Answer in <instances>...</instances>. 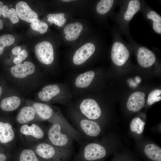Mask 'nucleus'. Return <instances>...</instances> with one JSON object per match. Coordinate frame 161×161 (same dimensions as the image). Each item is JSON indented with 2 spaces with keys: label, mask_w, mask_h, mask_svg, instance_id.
<instances>
[{
  "label": "nucleus",
  "mask_w": 161,
  "mask_h": 161,
  "mask_svg": "<svg viewBox=\"0 0 161 161\" xmlns=\"http://www.w3.org/2000/svg\"><path fill=\"white\" fill-rule=\"evenodd\" d=\"M48 134L49 140L53 145L60 148L72 149L74 138L62 125L53 124L49 128Z\"/></svg>",
  "instance_id": "f257e3e1"
},
{
  "label": "nucleus",
  "mask_w": 161,
  "mask_h": 161,
  "mask_svg": "<svg viewBox=\"0 0 161 161\" xmlns=\"http://www.w3.org/2000/svg\"><path fill=\"white\" fill-rule=\"evenodd\" d=\"M73 124L83 139L87 140L86 142L88 141V139L98 136L101 131L100 126L97 123L86 117L76 118Z\"/></svg>",
  "instance_id": "f03ea898"
},
{
  "label": "nucleus",
  "mask_w": 161,
  "mask_h": 161,
  "mask_svg": "<svg viewBox=\"0 0 161 161\" xmlns=\"http://www.w3.org/2000/svg\"><path fill=\"white\" fill-rule=\"evenodd\" d=\"M36 151L39 156L44 159H51L57 155L65 161L69 160L72 153L71 149L59 148L56 149L51 145L46 143L38 145Z\"/></svg>",
  "instance_id": "7ed1b4c3"
},
{
  "label": "nucleus",
  "mask_w": 161,
  "mask_h": 161,
  "mask_svg": "<svg viewBox=\"0 0 161 161\" xmlns=\"http://www.w3.org/2000/svg\"><path fill=\"white\" fill-rule=\"evenodd\" d=\"M35 50L37 59L41 63L48 65L53 62V49L49 42L44 41L38 43L35 46Z\"/></svg>",
  "instance_id": "20e7f679"
},
{
  "label": "nucleus",
  "mask_w": 161,
  "mask_h": 161,
  "mask_svg": "<svg viewBox=\"0 0 161 161\" xmlns=\"http://www.w3.org/2000/svg\"><path fill=\"white\" fill-rule=\"evenodd\" d=\"M80 109L85 117L95 120L98 119L101 114V109L94 99H86L83 100L80 105Z\"/></svg>",
  "instance_id": "39448f33"
},
{
  "label": "nucleus",
  "mask_w": 161,
  "mask_h": 161,
  "mask_svg": "<svg viewBox=\"0 0 161 161\" xmlns=\"http://www.w3.org/2000/svg\"><path fill=\"white\" fill-rule=\"evenodd\" d=\"M129 52L126 47L121 43L116 42L112 45L111 57L112 61L116 65L124 64L129 57Z\"/></svg>",
  "instance_id": "423d86ee"
},
{
  "label": "nucleus",
  "mask_w": 161,
  "mask_h": 161,
  "mask_svg": "<svg viewBox=\"0 0 161 161\" xmlns=\"http://www.w3.org/2000/svg\"><path fill=\"white\" fill-rule=\"evenodd\" d=\"M95 49L93 44L87 43L85 44L75 52L73 58V63L77 65L83 63L93 54Z\"/></svg>",
  "instance_id": "0eeeda50"
},
{
  "label": "nucleus",
  "mask_w": 161,
  "mask_h": 161,
  "mask_svg": "<svg viewBox=\"0 0 161 161\" xmlns=\"http://www.w3.org/2000/svg\"><path fill=\"white\" fill-rule=\"evenodd\" d=\"M16 10L18 17L27 22L32 23L38 18L37 13L24 1H20L17 3Z\"/></svg>",
  "instance_id": "6e6552de"
},
{
  "label": "nucleus",
  "mask_w": 161,
  "mask_h": 161,
  "mask_svg": "<svg viewBox=\"0 0 161 161\" xmlns=\"http://www.w3.org/2000/svg\"><path fill=\"white\" fill-rule=\"evenodd\" d=\"M35 70L34 64L29 61H25L13 66L10 69L12 75L14 77L18 78L26 77L32 74Z\"/></svg>",
  "instance_id": "1a4fd4ad"
},
{
  "label": "nucleus",
  "mask_w": 161,
  "mask_h": 161,
  "mask_svg": "<svg viewBox=\"0 0 161 161\" xmlns=\"http://www.w3.org/2000/svg\"><path fill=\"white\" fill-rule=\"evenodd\" d=\"M137 60L140 66L144 68H148L154 63L156 57L154 54L151 51L142 47L138 49Z\"/></svg>",
  "instance_id": "9d476101"
},
{
  "label": "nucleus",
  "mask_w": 161,
  "mask_h": 161,
  "mask_svg": "<svg viewBox=\"0 0 161 161\" xmlns=\"http://www.w3.org/2000/svg\"><path fill=\"white\" fill-rule=\"evenodd\" d=\"M145 94L140 92H137L131 94L129 97L127 107L130 111L137 112L144 106Z\"/></svg>",
  "instance_id": "9b49d317"
},
{
  "label": "nucleus",
  "mask_w": 161,
  "mask_h": 161,
  "mask_svg": "<svg viewBox=\"0 0 161 161\" xmlns=\"http://www.w3.org/2000/svg\"><path fill=\"white\" fill-rule=\"evenodd\" d=\"M83 29V25L79 22L68 24L64 30L66 39L69 41L76 40L79 37Z\"/></svg>",
  "instance_id": "f8f14e48"
},
{
  "label": "nucleus",
  "mask_w": 161,
  "mask_h": 161,
  "mask_svg": "<svg viewBox=\"0 0 161 161\" xmlns=\"http://www.w3.org/2000/svg\"><path fill=\"white\" fill-rule=\"evenodd\" d=\"M60 91V88L57 85H49L44 87L42 90L39 93L38 97L42 100L47 101L58 94Z\"/></svg>",
  "instance_id": "ddd939ff"
},
{
  "label": "nucleus",
  "mask_w": 161,
  "mask_h": 161,
  "mask_svg": "<svg viewBox=\"0 0 161 161\" xmlns=\"http://www.w3.org/2000/svg\"><path fill=\"white\" fill-rule=\"evenodd\" d=\"M14 133L11 125L8 123L0 122V142L6 143L14 138Z\"/></svg>",
  "instance_id": "4468645a"
},
{
  "label": "nucleus",
  "mask_w": 161,
  "mask_h": 161,
  "mask_svg": "<svg viewBox=\"0 0 161 161\" xmlns=\"http://www.w3.org/2000/svg\"><path fill=\"white\" fill-rule=\"evenodd\" d=\"M35 112L42 119L44 120L50 119L52 116V109L48 105L45 104L35 103L32 105Z\"/></svg>",
  "instance_id": "2eb2a0df"
},
{
  "label": "nucleus",
  "mask_w": 161,
  "mask_h": 161,
  "mask_svg": "<svg viewBox=\"0 0 161 161\" xmlns=\"http://www.w3.org/2000/svg\"><path fill=\"white\" fill-rule=\"evenodd\" d=\"M35 114V111L32 107L25 106L21 109L17 116L16 120L19 123H26L33 119Z\"/></svg>",
  "instance_id": "dca6fc26"
},
{
  "label": "nucleus",
  "mask_w": 161,
  "mask_h": 161,
  "mask_svg": "<svg viewBox=\"0 0 161 161\" xmlns=\"http://www.w3.org/2000/svg\"><path fill=\"white\" fill-rule=\"evenodd\" d=\"M20 130L21 132L24 134L31 135L38 139L42 138L44 135L42 130L35 124H32L30 126L24 125L21 126Z\"/></svg>",
  "instance_id": "f3484780"
},
{
  "label": "nucleus",
  "mask_w": 161,
  "mask_h": 161,
  "mask_svg": "<svg viewBox=\"0 0 161 161\" xmlns=\"http://www.w3.org/2000/svg\"><path fill=\"white\" fill-rule=\"evenodd\" d=\"M144 152L146 156L152 161H161V149L153 144L146 145Z\"/></svg>",
  "instance_id": "a211bd4d"
},
{
  "label": "nucleus",
  "mask_w": 161,
  "mask_h": 161,
  "mask_svg": "<svg viewBox=\"0 0 161 161\" xmlns=\"http://www.w3.org/2000/svg\"><path fill=\"white\" fill-rule=\"evenodd\" d=\"M95 75V73L92 71H88L80 75L76 79V86L80 88L88 87L92 81Z\"/></svg>",
  "instance_id": "6ab92c4d"
},
{
  "label": "nucleus",
  "mask_w": 161,
  "mask_h": 161,
  "mask_svg": "<svg viewBox=\"0 0 161 161\" xmlns=\"http://www.w3.org/2000/svg\"><path fill=\"white\" fill-rule=\"evenodd\" d=\"M20 99L18 97L14 96L6 98L1 102L0 107L3 110L7 111H13L20 105Z\"/></svg>",
  "instance_id": "aec40b11"
},
{
  "label": "nucleus",
  "mask_w": 161,
  "mask_h": 161,
  "mask_svg": "<svg viewBox=\"0 0 161 161\" xmlns=\"http://www.w3.org/2000/svg\"><path fill=\"white\" fill-rule=\"evenodd\" d=\"M140 7V3L137 0H130L127 9L124 14V18L129 21L139 10Z\"/></svg>",
  "instance_id": "412c9836"
},
{
  "label": "nucleus",
  "mask_w": 161,
  "mask_h": 161,
  "mask_svg": "<svg viewBox=\"0 0 161 161\" xmlns=\"http://www.w3.org/2000/svg\"><path fill=\"white\" fill-rule=\"evenodd\" d=\"M147 18L153 21L154 30L159 34L161 33V17L154 11L150 12L147 15Z\"/></svg>",
  "instance_id": "4be33fe9"
},
{
  "label": "nucleus",
  "mask_w": 161,
  "mask_h": 161,
  "mask_svg": "<svg viewBox=\"0 0 161 161\" xmlns=\"http://www.w3.org/2000/svg\"><path fill=\"white\" fill-rule=\"evenodd\" d=\"M64 16L63 13L49 14L47 16L48 21L51 24H54L59 27H62L66 21Z\"/></svg>",
  "instance_id": "5701e85b"
},
{
  "label": "nucleus",
  "mask_w": 161,
  "mask_h": 161,
  "mask_svg": "<svg viewBox=\"0 0 161 161\" xmlns=\"http://www.w3.org/2000/svg\"><path fill=\"white\" fill-rule=\"evenodd\" d=\"M114 0H101L97 4L96 10L97 12L100 14H104L108 12L112 8Z\"/></svg>",
  "instance_id": "b1692460"
},
{
  "label": "nucleus",
  "mask_w": 161,
  "mask_h": 161,
  "mask_svg": "<svg viewBox=\"0 0 161 161\" xmlns=\"http://www.w3.org/2000/svg\"><path fill=\"white\" fill-rule=\"evenodd\" d=\"M2 14L4 17L9 18L13 24H15L19 21L16 11L14 8L9 9L8 7L4 5L3 6Z\"/></svg>",
  "instance_id": "393cba45"
},
{
  "label": "nucleus",
  "mask_w": 161,
  "mask_h": 161,
  "mask_svg": "<svg viewBox=\"0 0 161 161\" xmlns=\"http://www.w3.org/2000/svg\"><path fill=\"white\" fill-rule=\"evenodd\" d=\"M145 123L140 118L136 117L132 120L130 124L131 131L138 134H141L143 131Z\"/></svg>",
  "instance_id": "a878e982"
},
{
  "label": "nucleus",
  "mask_w": 161,
  "mask_h": 161,
  "mask_svg": "<svg viewBox=\"0 0 161 161\" xmlns=\"http://www.w3.org/2000/svg\"><path fill=\"white\" fill-rule=\"evenodd\" d=\"M14 37L10 34H5L0 37V55L3 52V49L5 47L13 44L14 42Z\"/></svg>",
  "instance_id": "bb28decb"
},
{
  "label": "nucleus",
  "mask_w": 161,
  "mask_h": 161,
  "mask_svg": "<svg viewBox=\"0 0 161 161\" xmlns=\"http://www.w3.org/2000/svg\"><path fill=\"white\" fill-rule=\"evenodd\" d=\"M30 27L33 30L38 31L41 34L45 33L47 32L48 27L47 24L40 21L38 18L31 23Z\"/></svg>",
  "instance_id": "cd10ccee"
},
{
  "label": "nucleus",
  "mask_w": 161,
  "mask_h": 161,
  "mask_svg": "<svg viewBox=\"0 0 161 161\" xmlns=\"http://www.w3.org/2000/svg\"><path fill=\"white\" fill-rule=\"evenodd\" d=\"M20 161H38L34 151L31 149H25L21 153Z\"/></svg>",
  "instance_id": "c85d7f7f"
},
{
  "label": "nucleus",
  "mask_w": 161,
  "mask_h": 161,
  "mask_svg": "<svg viewBox=\"0 0 161 161\" xmlns=\"http://www.w3.org/2000/svg\"><path fill=\"white\" fill-rule=\"evenodd\" d=\"M161 90L155 89L151 91L148 96L147 104L151 105L155 102L159 101L161 100Z\"/></svg>",
  "instance_id": "c756f323"
},
{
  "label": "nucleus",
  "mask_w": 161,
  "mask_h": 161,
  "mask_svg": "<svg viewBox=\"0 0 161 161\" xmlns=\"http://www.w3.org/2000/svg\"><path fill=\"white\" fill-rule=\"evenodd\" d=\"M28 53L24 49L21 50L17 57H15L13 62L15 64H17L22 62L28 57Z\"/></svg>",
  "instance_id": "7c9ffc66"
},
{
  "label": "nucleus",
  "mask_w": 161,
  "mask_h": 161,
  "mask_svg": "<svg viewBox=\"0 0 161 161\" xmlns=\"http://www.w3.org/2000/svg\"><path fill=\"white\" fill-rule=\"evenodd\" d=\"M21 48L19 46H16L14 47L12 50V53L18 56L20 52Z\"/></svg>",
  "instance_id": "2f4dec72"
},
{
  "label": "nucleus",
  "mask_w": 161,
  "mask_h": 161,
  "mask_svg": "<svg viewBox=\"0 0 161 161\" xmlns=\"http://www.w3.org/2000/svg\"><path fill=\"white\" fill-rule=\"evenodd\" d=\"M4 6L3 2L0 1V17L2 14V10ZM3 27V22L0 19V30H1Z\"/></svg>",
  "instance_id": "473e14b6"
},
{
  "label": "nucleus",
  "mask_w": 161,
  "mask_h": 161,
  "mask_svg": "<svg viewBox=\"0 0 161 161\" xmlns=\"http://www.w3.org/2000/svg\"><path fill=\"white\" fill-rule=\"evenodd\" d=\"M6 160L5 156L4 154H0V161H5Z\"/></svg>",
  "instance_id": "72a5a7b5"
},
{
  "label": "nucleus",
  "mask_w": 161,
  "mask_h": 161,
  "mask_svg": "<svg viewBox=\"0 0 161 161\" xmlns=\"http://www.w3.org/2000/svg\"><path fill=\"white\" fill-rule=\"evenodd\" d=\"M122 160V159H121V160H119H119H116V161H133L132 160H130V159H124V158H123V160Z\"/></svg>",
  "instance_id": "f704fd0d"
},
{
  "label": "nucleus",
  "mask_w": 161,
  "mask_h": 161,
  "mask_svg": "<svg viewBox=\"0 0 161 161\" xmlns=\"http://www.w3.org/2000/svg\"><path fill=\"white\" fill-rule=\"evenodd\" d=\"M62 1H63L64 2H69V1H73V0H61Z\"/></svg>",
  "instance_id": "c9c22d12"
},
{
  "label": "nucleus",
  "mask_w": 161,
  "mask_h": 161,
  "mask_svg": "<svg viewBox=\"0 0 161 161\" xmlns=\"http://www.w3.org/2000/svg\"><path fill=\"white\" fill-rule=\"evenodd\" d=\"M2 91V90L1 88V86H0V97Z\"/></svg>",
  "instance_id": "e433bc0d"
}]
</instances>
